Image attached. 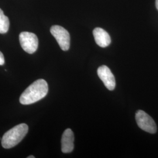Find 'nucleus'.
Returning a JSON list of instances; mask_svg holds the SVG:
<instances>
[{
	"label": "nucleus",
	"instance_id": "1",
	"mask_svg": "<svg viewBox=\"0 0 158 158\" xmlns=\"http://www.w3.org/2000/svg\"><path fill=\"white\" fill-rule=\"evenodd\" d=\"M48 93V85L44 79H39L24 91L19 98V102L23 105L34 104L44 98Z\"/></svg>",
	"mask_w": 158,
	"mask_h": 158
},
{
	"label": "nucleus",
	"instance_id": "2",
	"mask_svg": "<svg viewBox=\"0 0 158 158\" xmlns=\"http://www.w3.org/2000/svg\"><path fill=\"white\" fill-rule=\"evenodd\" d=\"M28 126L26 124H20L13 127L4 134L2 138V146L10 149L15 147L27 134Z\"/></svg>",
	"mask_w": 158,
	"mask_h": 158
},
{
	"label": "nucleus",
	"instance_id": "3",
	"mask_svg": "<svg viewBox=\"0 0 158 158\" xmlns=\"http://www.w3.org/2000/svg\"><path fill=\"white\" fill-rule=\"evenodd\" d=\"M135 119L138 127L147 132L155 134L157 127L155 122L147 113L142 110H138L135 114Z\"/></svg>",
	"mask_w": 158,
	"mask_h": 158
},
{
	"label": "nucleus",
	"instance_id": "4",
	"mask_svg": "<svg viewBox=\"0 0 158 158\" xmlns=\"http://www.w3.org/2000/svg\"><path fill=\"white\" fill-rule=\"evenodd\" d=\"M19 42L23 49L29 54L35 53L38 47V39L34 33L23 32L19 34Z\"/></svg>",
	"mask_w": 158,
	"mask_h": 158
},
{
	"label": "nucleus",
	"instance_id": "5",
	"mask_svg": "<svg viewBox=\"0 0 158 158\" xmlns=\"http://www.w3.org/2000/svg\"><path fill=\"white\" fill-rule=\"evenodd\" d=\"M50 31L63 51H68L70 48V37L68 31L59 25L52 26Z\"/></svg>",
	"mask_w": 158,
	"mask_h": 158
},
{
	"label": "nucleus",
	"instance_id": "6",
	"mask_svg": "<svg viewBox=\"0 0 158 158\" xmlns=\"http://www.w3.org/2000/svg\"><path fill=\"white\" fill-rule=\"evenodd\" d=\"M97 74L109 90H113L115 87V80L110 69L106 66H102L97 69Z\"/></svg>",
	"mask_w": 158,
	"mask_h": 158
},
{
	"label": "nucleus",
	"instance_id": "7",
	"mask_svg": "<svg viewBox=\"0 0 158 158\" xmlns=\"http://www.w3.org/2000/svg\"><path fill=\"white\" fill-rule=\"evenodd\" d=\"M74 136L72 130L70 128L64 131L62 137V151L64 153L72 152L74 149Z\"/></svg>",
	"mask_w": 158,
	"mask_h": 158
},
{
	"label": "nucleus",
	"instance_id": "8",
	"mask_svg": "<svg viewBox=\"0 0 158 158\" xmlns=\"http://www.w3.org/2000/svg\"><path fill=\"white\" fill-rule=\"evenodd\" d=\"M96 44L102 47L106 48L111 44V38L109 34L103 29L96 28L93 32Z\"/></svg>",
	"mask_w": 158,
	"mask_h": 158
},
{
	"label": "nucleus",
	"instance_id": "9",
	"mask_svg": "<svg viewBox=\"0 0 158 158\" xmlns=\"http://www.w3.org/2000/svg\"><path fill=\"white\" fill-rule=\"evenodd\" d=\"M10 27L9 18L6 16L0 8V34H6Z\"/></svg>",
	"mask_w": 158,
	"mask_h": 158
},
{
	"label": "nucleus",
	"instance_id": "10",
	"mask_svg": "<svg viewBox=\"0 0 158 158\" xmlns=\"http://www.w3.org/2000/svg\"><path fill=\"white\" fill-rule=\"evenodd\" d=\"M5 63V59H4V56L2 54V53L0 51V66H2Z\"/></svg>",
	"mask_w": 158,
	"mask_h": 158
},
{
	"label": "nucleus",
	"instance_id": "11",
	"mask_svg": "<svg viewBox=\"0 0 158 158\" xmlns=\"http://www.w3.org/2000/svg\"><path fill=\"white\" fill-rule=\"evenodd\" d=\"M155 4H156V8H157V10H158V0H156Z\"/></svg>",
	"mask_w": 158,
	"mask_h": 158
},
{
	"label": "nucleus",
	"instance_id": "12",
	"mask_svg": "<svg viewBox=\"0 0 158 158\" xmlns=\"http://www.w3.org/2000/svg\"><path fill=\"white\" fill-rule=\"evenodd\" d=\"M28 158H35V156H34L33 155H31V156H29Z\"/></svg>",
	"mask_w": 158,
	"mask_h": 158
}]
</instances>
